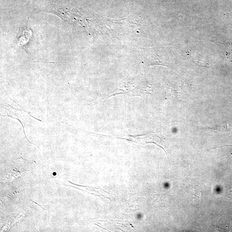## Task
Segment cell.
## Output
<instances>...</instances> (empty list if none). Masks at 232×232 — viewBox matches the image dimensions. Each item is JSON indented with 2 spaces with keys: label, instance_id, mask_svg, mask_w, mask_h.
<instances>
[{
  "label": "cell",
  "instance_id": "cell-1",
  "mask_svg": "<svg viewBox=\"0 0 232 232\" xmlns=\"http://www.w3.org/2000/svg\"><path fill=\"white\" fill-rule=\"evenodd\" d=\"M32 35V32L28 27L21 28L18 32L16 44L18 46H25L29 42Z\"/></svg>",
  "mask_w": 232,
  "mask_h": 232
}]
</instances>
